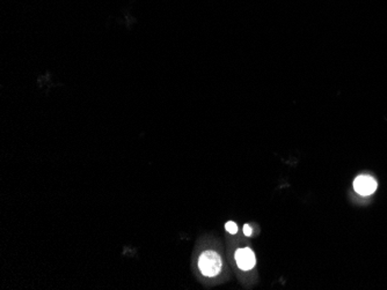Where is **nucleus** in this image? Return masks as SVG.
<instances>
[{
  "label": "nucleus",
  "mask_w": 387,
  "mask_h": 290,
  "mask_svg": "<svg viewBox=\"0 0 387 290\" xmlns=\"http://www.w3.org/2000/svg\"><path fill=\"white\" fill-rule=\"evenodd\" d=\"M198 267H200L202 274L212 278L220 273L223 267V260L218 253L208 250L202 253L198 259Z\"/></svg>",
  "instance_id": "1"
},
{
  "label": "nucleus",
  "mask_w": 387,
  "mask_h": 290,
  "mask_svg": "<svg viewBox=\"0 0 387 290\" xmlns=\"http://www.w3.org/2000/svg\"><path fill=\"white\" fill-rule=\"evenodd\" d=\"M353 189L360 196H370L377 190V182L371 176H358L353 182Z\"/></svg>",
  "instance_id": "2"
},
{
  "label": "nucleus",
  "mask_w": 387,
  "mask_h": 290,
  "mask_svg": "<svg viewBox=\"0 0 387 290\" xmlns=\"http://www.w3.org/2000/svg\"><path fill=\"white\" fill-rule=\"evenodd\" d=\"M235 260H237V265L239 266V269L244 270V271H249L252 270L254 266H255V255L252 250L248 248H244V249H239L237 252H235Z\"/></svg>",
  "instance_id": "3"
},
{
  "label": "nucleus",
  "mask_w": 387,
  "mask_h": 290,
  "mask_svg": "<svg viewBox=\"0 0 387 290\" xmlns=\"http://www.w3.org/2000/svg\"><path fill=\"white\" fill-rule=\"evenodd\" d=\"M225 229H226L230 234H235L238 231V226L234 222H227L225 225Z\"/></svg>",
  "instance_id": "4"
},
{
  "label": "nucleus",
  "mask_w": 387,
  "mask_h": 290,
  "mask_svg": "<svg viewBox=\"0 0 387 290\" xmlns=\"http://www.w3.org/2000/svg\"><path fill=\"white\" fill-rule=\"evenodd\" d=\"M244 234L246 236H250V235H252V228H250L248 225L244 226Z\"/></svg>",
  "instance_id": "5"
}]
</instances>
